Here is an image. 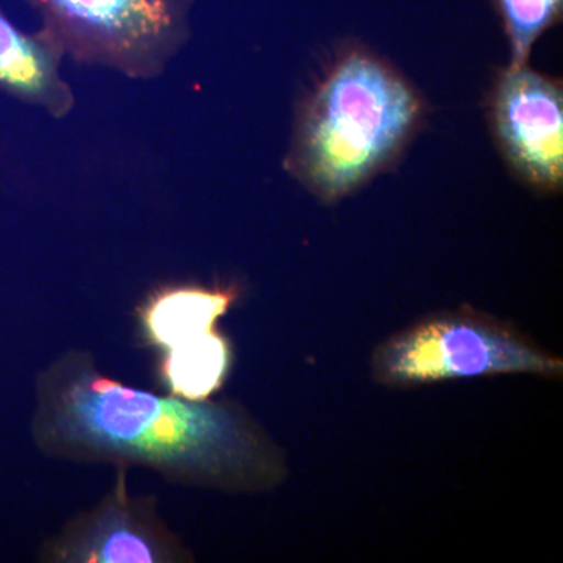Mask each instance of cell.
Masks as SVG:
<instances>
[{
  "mask_svg": "<svg viewBox=\"0 0 563 563\" xmlns=\"http://www.w3.org/2000/svg\"><path fill=\"white\" fill-rule=\"evenodd\" d=\"M239 296L235 285L163 287L141 306V332L152 346L169 350L214 331L218 321L232 309Z\"/></svg>",
  "mask_w": 563,
  "mask_h": 563,
  "instance_id": "cell-8",
  "label": "cell"
},
{
  "mask_svg": "<svg viewBox=\"0 0 563 563\" xmlns=\"http://www.w3.org/2000/svg\"><path fill=\"white\" fill-rule=\"evenodd\" d=\"M62 55L38 32L25 33L0 10V92L54 118L68 117L76 96Z\"/></svg>",
  "mask_w": 563,
  "mask_h": 563,
  "instance_id": "cell-7",
  "label": "cell"
},
{
  "mask_svg": "<svg viewBox=\"0 0 563 563\" xmlns=\"http://www.w3.org/2000/svg\"><path fill=\"white\" fill-rule=\"evenodd\" d=\"M232 346L218 329L163 351L161 374L169 395L206 401L228 379Z\"/></svg>",
  "mask_w": 563,
  "mask_h": 563,
  "instance_id": "cell-9",
  "label": "cell"
},
{
  "mask_svg": "<svg viewBox=\"0 0 563 563\" xmlns=\"http://www.w3.org/2000/svg\"><path fill=\"white\" fill-rule=\"evenodd\" d=\"M510 46V65H526L533 44L558 24L563 0H493Z\"/></svg>",
  "mask_w": 563,
  "mask_h": 563,
  "instance_id": "cell-10",
  "label": "cell"
},
{
  "mask_svg": "<svg viewBox=\"0 0 563 563\" xmlns=\"http://www.w3.org/2000/svg\"><path fill=\"white\" fill-rule=\"evenodd\" d=\"M98 506L77 515L43 551L52 563H181L190 550L162 520L154 496H133L124 466Z\"/></svg>",
  "mask_w": 563,
  "mask_h": 563,
  "instance_id": "cell-6",
  "label": "cell"
},
{
  "mask_svg": "<svg viewBox=\"0 0 563 563\" xmlns=\"http://www.w3.org/2000/svg\"><path fill=\"white\" fill-rule=\"evenodd\" d=\"M31 433L47 457L139 465L187 487L262 493L288 476L284 451L240 404L129 387L79 350L38 374Z\"/></svg>",
  "mask_w": 563,
  "mask_h": 563,
  "instance_id": "cell-1",
  "label": "cell"
},
{
  "mask_svg": "<svg viewBox=\"0 0 563 563\" xmlns=\"http://www.w3.org/2000/svg\"><path fill=\"white\" fill-rule=\"evenodd\" d=\"M372 374L395 388L498 374L561 379L563 362L512 322L462 307L393 333L373 352Z\"/></svg>",
  "mask_w": 563,
  "mask_h": 563,
  "instance_id": "cell-3",
  "label": "cell"
},
{
  "mask_svg": "<svg viewBox=\"0 0 563 563\" xmlns=\"http://www.w3.org/2000/svg\"><path fill=\"white\" fill-rule=\"evenodd\" d=\"M422 114L420 95L398 69L351 47L299 107L285 168L322 202L340 201L401 155Z\"/></svg>",
  "mask_w": 563,
  "mask_h": 563,
  "instance_id": "cell-2",
  "label": "cell"
},
{
  "mask_svg": "<svg viewBox=\"0 0 563 563\" xmlns=\"http://www.w3.org/2000/svg\"><path fill=\"white\" fill-rule=\"evenodd\" d=\"M38 32L62 57L120 73L162 76L190 38L195 0H29Z\"/></svg>",
  "mask_w": 563,
  "mask_h": 563,
  "instance_id": "cell-4",
  "label": "cell"
},
{
  "mask_svg": "<svg viewBox=\"0 0 563 563\" xmlns=\"http://www.w3.org/2000/svg\"><path fill=\"white\" fill-rule=\"evenodd\" d=\"M496 146L533 191H561L563 184L562 81L531 66L509 65L496 77L488 102Z\"/></svg>",
  "mask_w": 563,
  "mask_h": 563,
  "instance_id": "cell-5",
  "label": "cell"
}]
</instances>
